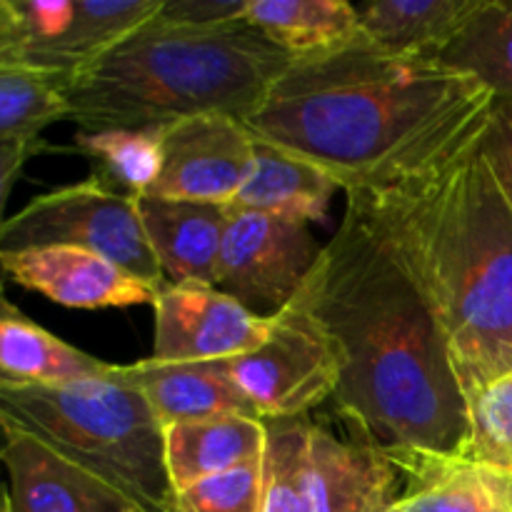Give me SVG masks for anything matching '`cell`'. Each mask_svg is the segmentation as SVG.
Instances as JSON below:
<instances>
[{
  "label": "cell",
  "mask_w": 512,
  "mask_h": 512,
  "mask_svg": "<svg viewBox=\"0 0 512 512\" xmlns=\"http://www.w3.org/2000/svg\"><path fill=\"white\" fill-rule=\"evenodd\" d=\"M345 215L295 295L338 365L335 405L383 453L465 455L470 410L428 293L365 200Z\"/></svg>",
  "instance_id": "obj_1"
},
{
  "label": "cell",
  "mask_w": 512,
  "mask_h": 512,
  "mask_svg": "<svg viewBox=\"0 0 512 512\" xmlns=\"http://www.w3.org/2000/svg\"><path fill=\"white\" fill-rule=\"evenodd\" d=\"M493 113L495 95L475 78L360 33L290 60L243 123L263 143L323 168L345 193H375L453 160Z\"/></svg>",
  "instance_id": "obj_2"
},
{
  "label": "cell",
  "mask_w": 512,
  "mask_h": 512,
  "mask_svg": "<svg viewBox=\"0 0 512 512\" xmlns=\"http://www.w3.org/2000/svg\"><path fill=\"white\" fill-rule=\"evenodd\" d=\"M480 138L410 183L355 193L428 293L468 403L512 375V205Z\"/></svg>",
  "instance_id": "obj_3"
},
{
  "label": "cell",
  "mask_w": 512,
  "mask_h": 512,
  "mask_svg": "<svg viewBox=\"0 0 512 512\" xmlns=\"http://www.w3.org/2000/svg\"><path fill=\"white\" fill-rule=\"evenodd\" d=\"M250 20L185 28L155 15L63 83L80 130H160L198 115L245 120L290 65Z\"/></svg>",
  "instance_id": "obj_4"
},
{
  "label": "cell",
  "mask_w": 512,
  "mask_h": 512,
  "mask_svg": "<svg viewBox=\"0 0 512 512\" xmlns=\"http://www.w3.org/2000/svg\"><path fill=\"white\" fill-rule=\"evenodd\" d=\"M0 415L103 473L150 510L173 512L165 425L120 365L68 385H0Z\"/></svg>",
  "instance_id": "obj_5"
},
{
  "label": "cell",
  "mask_w": 512,
  "mask_h": 512,
  "mask_svg": "<svg viewBox=\"0 0 512 512\" xmlns=\"http://www.w3.org/2000/svg\"><path fill=\"white\" fill-rule=\"evenodd\" d=\"M53 245L98 253L150 288H165L135 198L105 188L98 178L38 195L0 225V253Z\"/></svg>",
  "instance_id": "obj_6"
},
{
  "label": "cell",
  "mask_w": 512,
  "mask_h": 512,
  "mask_svg": "<svg viewBox=\"0 0 512 512\" xmlns=\"http://www.w3.org/2000/svg\"><path fill=\"white\" fill-rule=\"evenodd\" d=\"M165 0H0V63L65 83L143 28Z\"/></svg>",
  "instance_id": "obj_7"
},
{
  "label": "cell",
  "mask_w": 512,
  "mask_h": 512,
  "mask_svg": "<svg viewBox=\"0 0 512 512\" xmlns=\"http://www.w3.org/2000/svg\"><path fill=\"white\" fill-rule=\"evenodd\" d=\"M320 250L303 220L230 205L215 288L250 313L275 318L300 293Z\"/></svg>",
  "instance_id": "obj_8"
},
{
  "label": "cell",
  "mask_w": 512,
  "mask_h": 512,
  "mask_svg": "<svg viewBox=\"0 0 512 512\" xmlns=\"http://www.w3.org/2000/svg\"><path fill=\"white\" fill-rule=\"evenodd\" d=\"M228 368L265 423L305 418L308 410L333 398L338 385L328 340L295 300L275 315L265 343L228 360Z\"/></svg>",
  "instance_id": "obj_9"
},
{
  "label": "cell",
  "mask_w": 512,
  "mask_h": 512,
  "mask_svg": "<svg viewBox=\"0 0 512 512\" xmlns=\"http://www.w3.org/2000/svg\"><path fill=\"white\" fill-rule=\"evenodd\" d=\"M3 512H155L103 473L0 415Z\"/></svg>",
  "instance_id": "obj_10"
},
{
  "label": "cell",
  "mask_w": 512,
  "mask_h": 512,
  "mask_svg": "<svg viewBox=\"0 0 512 512\" xmlns=\"http://www.w3.org/2000/svg\"><path fill=\"white\" fill-rule=\"evenodd\" d=\"M160 175L148 195L233 205L255 165V135L233 115H198L160 128Z\"/></svg>",
  "instance_id": "obj_11"
},
{
  "label": "cell",
  "mask_w": 512,
  "mask_h": 512,
  "mask_svg": "<svg viewBox=\"0 0 512 512\" xmlns=\"http://www.w3.org/2000/svg\"><path fill=\"white\" fill-rule=\"evenodd\" d=\"M153 358L233 360L265 343L273 318H260L215 285H165L153 303Z\"/></svg>",
  "instance_id": "obj_12"
},
{
  "label": "cell",
  "mask_w": 512,
  "mask_h": 512,
  "mask_svg": "<svg viewBox=\"0 0 512 512\" xmlns=\"http://www.w3.org/2000/svg\"><path fill=\"white\" fill-rule=\"evenodd\" d=\"M5 275L20 288L75 310H105L150 305L160 290L150 288L98 253L70 245L33 250H3Z\"/></svg>",
  "instance_id": "obj_13"
},
{
  "label": "cell",
  "mask_w": 512,
  "mask_h": 512,
  "mask_svg": "<svg viewBox=\"0 0 512 512\" xmlns=\"http://www.w3.org/2000/svg\"><path fill=\"white\" fill-rule=\"evenodd\" d=\"M135 203L165 285H215L230 205L158 195H140Z\"/></svg>",
  "instance_id": "obj_14"
},
{
  "label": "cell",
  "mask_w": 512,
  "mask_h": 512,
  "mask_svg": "<svg viewBox=\"0 0 512 512\" xmlns=\"http://www.w3.org/2000/svg\"><path fill=\"white\" fill-rule=\"evenodd\" d=\"M400 470L383 450L348 443L323 425L310 430V512H385Z\"/></svg>",
  "instance_id": "obj_15"
},
{
  "label": "cell",
  "mask_w": 512,
  "mask_h": 512,
  "mask_svg": "<svg viewBox=\"0 0 512 512\" xmlns=\"http://www.w3.org/2000/svg\"><path fill=\"white\" fill-rule=\"evenodd\" d=\"M120 370L148 398L163 425L228 415L260 418L243 390L235 385L228 360L178 363L150 355L133 365H120Z\"/></svg>",
  "instance_id": "obj_16"
},
{
  "label": "cell",
  "mask_w": 512,
  "mask_h": 512,
  "mask_svg": "<svg viewBox=\"0 0 512 512\" xmlns=\"http://www.w3.org/2000/svg\"><path fill=\"white\" fill-rule=\"evenodd\" d=\"M405 478L403 512H512V475L465 455L385 453Z\"/></svg>",
  "instance_id": "obj_17"
},
{
  "label": "cell",
  "mask_w": 512,
  "mask_h": 512,
  "mask_svg": "<svg viewBox=\"0 0 512 512\" xmlns=\"http://www.w3.org/2000/svg\"><path fill=\"white\" fill-rule=\"evenodd\" d=\"M58 120H70L63 80L0 63V203H8L23 165L43 148V130Z\"/></svg>",
  "instance_id": "obj_18"
},
{
  "label": "cell",
  "mask_w": 512,
  "mask_h": 512,
  "mask_svg": "<svg viewBox=\"0 0 512 512\" xmlns=\"http://www.w3.org/2000/svg\"><path fill=\"white\" fill-rule=\"evenodd\" d=\"M268 423L245 415L165 425V465L173 493L265 458Z\"/></svg>",
  "instance_id": "obj_19"
},
{
  "label": "cell",
  "mask_w": 512,
  "mask_h": 512,
  "mask_svg": "<svg viewBox=\"0 0 512 512\" xmlns=\"http://www.w3.org/2000/svg\"><path fill=\"white\" fill-rule=\"evenodd\" d=\"M338 190L340 185L323 168L255 138L253 173L233 208L313 223L328 218Z\"/></svg>",
  "instance_id": "obj_20"
},
{
  "label": "cell",
  "mask_w": 512,
  "mask_h": 512,
  "mask_svg": "<svg viewBox=\"0 0 512 512\" xmlns=\"http://www.w3.org/2000/svg\"><path fill=\"white\" fill-rule=\"evenodd\" d=\"M483 0H378L360 5V33L393 53L440 58Z\"/></svg>",
  "instance_id": "obj_21"
},
{
  "label": "cell",
  "mask_w": 512,
  "mask_h": 512,
  "mask_svg": "<svg viewBox=\"0 0 512 512\" xmlns=\"http://www.w3.org/2000/svg\"><path fill=\"white\" fill-rule=\"evenodd\" d=\"M113 365L73 348L20 315L10 303L0 318V385H68L108 375Z\"/></svg>",
  "instance_id": "obj_22"
},
{
  "label": "cell",
  "mask_w": 512,
  "mask_h": 512,
  "mask_svg": "<svg viewBox=\"0 0 512 512\" xmlns=\"http://www.w3.org/2000/svg\"><path fill=\"white\" fill-rule=\"evenodd\" d=\"M248 20L293 60L360 35L358 8L345 0H250Z\"/></svg>",
  "instance_id": "obj_23"
},
{
  "label": "cell",
  "mask_w": 512,
  "mask_h": 512,
  "mask_svg": "<svg viewBox=\"0 0 512 512\" xmlns=\"http://www.w3.org/2000/svg\"><path fill=\"white\" fill-rule=\"evenodd\" d=\"M440 60L483 83L495 105L512 108V0H483Z\"/></svg>",
  "instance_id": "obj_24"
},
{
  "label": "cell",
  "mask_w": 512,
  "mask_h": 512,
  "mask_svg": "<svg viewBox=\"0 0 512 512\" xmlns=\"http://www.w3.org/2000/svg\"><path fill=\"white\" fill-rule=\"evenodd\" d=\"M78 148L93 160L105 188L118 190L128 198L148 195L160 175V130H80Z\"/></svg>",
  "instance_id": "obj_25"
},
{
  "label": "cell",
  "mask_w": 512,
  "mask_h": 512,
  "mask_svg": "<svg viewBox=\"0 0 512 512\" xmlns=\"http://www.w3.org/2000/svg\"><path fill=\"white\" fill-rule=\"evenodd\" d=\"M310 430L305 418L268 423L263 512H310Z\"/></svg>",
  "instance_id": "obj_26"
},
{
  "label": "cell",
  "mask_w": 512,
  "mask_h": 512,
  "mask_svg": "<svg viewBox=\"0 0 512 512\" xmlns=\"http://www.w3.org/2000/svg\"><path fill=\"white\" fill-rule=\"evenodd\" d=\"M468 410L470 440L465 458L512 475V375L480 390Z\"/></svg>",
  "instance_id": "obj_27"
},
{
  "label": "cell",
  "mask_w": 512,
  "mask_h": 512,
  "mask_svg": "<svg viewBox=\"0 0 512 512\" xmlns=\"http://www.w3.org/2000/svg\"><path fill=\"white\" fill-rule=\"evenodd\" d=\"M263 460L225 470V473L178 490L173 512H263Z\"/></svg>",
  "instance_id": "obj_28"
},
{
  "label": "cell",
  "mask_w": 512,
  "mask_h": 512,
  "mask_svg": "<svg viewBox=\"0 0 512 512\" xmlns=\"http://www.w3.org/2000/svg\"><path fill=\"white\" fill-rule=\"evenodd\" d=\"M250 0H165L158 18L185 28H225L248 20Z\"/></svg>",
  "instance_id": "obj_29"
},
{
  "label": "cell",
  "mask_w": 512,
  "mask_h": 512,
  "mask_svg": "<svg viewBox=\"0 0 512 512\" xmlns=\"http://www.w3.org/2000/svg\"><path fill=\"white\" fill-rule=\"evenodd\" d=\"M480 148L512 205V108L495 105L493 118L480 138Z\"/></svg>",
  "instance_id": "obj_30"
},
{
  "label": "cell",
  "mask_w": 512,
  "mask_h": 512,
  "mask_svg": "<svg viewBox=\"0 0 512 512\" xmlns=\"http://www.w3.org/2000/svg\"><path fill=\"white\" fill-rule=\"evenodd\" d=\"M385 512H403V510H400V498H398V500H395V503H393V505H390V508H388V510H385Z\"/></svg>",
  "instance_id": "obj_31"
}]
</instances>
